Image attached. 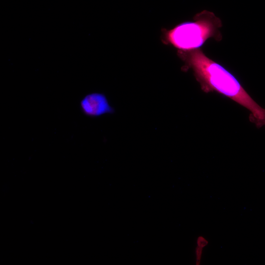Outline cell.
Returning a JSON list of instances; mask_svg holds the SVG:
<instances>
[{
    "label": "cell",
    "instance_id": "obj_5",
    "mask_svg": "<svg viewBox=\"0 0 265 265\" xmlns=\"http://www.w3.org/2000/svg\"><path fill=\"white\" fill-rule=\"evenodd\" d=\"M203 248L200 247L196 246L195 249V259L196 262L195 264L196 265H200L201 258L203 254Z\"/></svg>",
    "mask_w": 265,
    "mask_h": 265
},
{
    "label": "cell",
    "instance_id": "obj_2",
    "mask_svg": "<svg viewBox=\"0 0 265 265\" xmlns=\"http://www.w3.org/2000/svg\"><path fill=\"white\" fill-rule=\"evenodd\" d=\"M222 26L221 20L214 13L204 10L195 16L193 21L182 23L166 31L164 37L179 51L197 50L210 38L220 41L219 29Z\"/></svg>",
    "mask_w": 265,
    "mask_h": 265
},
{
    "label": "cell",
    "instance_id": "obj_3",
    "mask_svg": "<svg viewBox=\"0 0 265 265\" xmlns=\"http://www.w3.org/2000/svg\"><path fill=\"white\" fill-rule=\"evenodd\" d=\"M81 112L86 116L96 118L106 114H111V106L106 95L101 93H92L85 96L80 102Z\"/></svg>",
    "mask_w": 265,
    "mask_h": 265
},
{
    "label": "cell",
    "instance_id": "obj_1",
    "mask_svg": "<svg viewBox=\"0 0 265 265\" xmlns=\"http://www.w3.org/2000/svg\"><path fill=\"white\" fill-rule=\"evenodd\" d=\"M185 62L184 69H191L205 93L216 92L237 102L250 112V119L258 127L265 126V109L247 93L238 79L220 63L199 49L178 51Z\"/></svg>",
    "mask_w": 265,
    "mask_h": 265
},
{
    "label": "cell",
    "instance_id": "obj_4",
    "mask_svg": "<svg viewBox=\"0 0 265 265\" xmlns=\"http://www.w3.org/2000/svg\"><path fill=\"white\" fill-rule=\"evenodd\" d=\"M208 240L203 236H199L196 239V246L204 248L208 245Z\"/></svg>",
    "mask_w": 265,
    "mask_h": 265
}]
</instances>
